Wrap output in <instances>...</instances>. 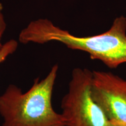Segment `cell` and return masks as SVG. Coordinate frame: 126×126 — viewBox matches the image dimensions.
I'll use <instances>...</instances> for the list:
<instances>
[{"label":"cell","instance_id":"3957f363","mask_svg":"<svg viewBox=\"0 0 126 126\" xmlns=\"http://www.w3.org/2000/svg\"><path fill=\"white\" fill-rule=\"evenodd\" d=\"M92 72L77 68L61 101L65 126H113L92 94Z\"/></svg>","mask_w":126,"mask_h":126},{"label":"cell","instance_id":"52a82bcc","mask_svg":"<svg viewBox=\"0 0 126 126\" xmlns=\"http://www.w3.org/2000/svg\"><path fill=\"white\" fill-rule=\"evenodd\" d=\"M2 9H3V5H2V4L0 2V13H1V12H2Z\"/></svg>","mask_w":126,"mask_h":126},{"label":"cell","instance_id":"8992f818","mask_svg":"<svg viewBox=\"0 0 126 126\" xmlns=\"http://www.w3.org/2000/svg\"><path fill=\"white\" fill-rule=\"evenodd\" d=\"M6 28H7V23L5 20L4 16L3 15L2 12H1L0 13V50L1 49L3 46L2 44L1 43V39H2V35L5 31Z\"/></svg>","mask_w":126,"mask_h":126},{"label":"cell","instance_id":"5b68a950","mask_svg":"<svg viewBox=\"0 0 126 126\" xmlns=\"http://www.w3.org/2000/svg\"><path fill=\"white\" fill-rule=\"evenodd\" d=\"M18 47V41L14 39L8 41L3 45L2 47L0 50V64L5 61L9 56L15 53Z\"/></svg>","mask_w":126,"mask_h":126},{"label":"cell","instance_id":"277c9868","mask_svg":"<svg viewBox=\"0 0 126 126\" xmlns=\"http://www.w3.org/2000/svg\"><path fill=\"white\" fill-rule=\"evenodd\" d=\"M92 94L113 126H126V80L110 72H92Z\"/></svg>","mask_w":126,"mask_h":126},{"label":"cell","instance_id":"7a4b0ae2","mask_svg":"<svg viewBox=\"0 0 126 126\" xmlns=\"http://www.w3.org/2000/svg\"><path fill=\"white\" fill-rule=\"evenodd\" d=\"M58 65L51 68L48 75L33 84L26 92L14 84L0 94V115L3 122L0 126H65L62 114L52 106V94Z\"/></svg>","mask_w":126,"mask_h":126},{"label":"cell","instance_id":"6da1fadb","mask_svg":"<svg viewBox=\"0 0 126 126\" xmlns=\"http://www.w3.org/2000/svg\"><path fill=\"white\" fill-rule=\"evenodd\" d=\"M54 41L69 48L86 52L92 60H99L111 68L126 63V18L115 19L110 29L103 33L78 37L55 26L47 19L33 20L19 34L21 43L44 44Z\"/></svg>","mask_w":126,"mask_h":126}]
</instances>
